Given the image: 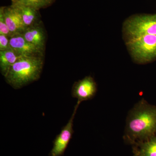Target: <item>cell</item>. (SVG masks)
<instances>
[{
	"mask_svg": "<svg viewBox=\"0 0 156 156\" xmlns=\"http://www.w3.org/2000/svg\"><path fill=\"white\" fill-rule=\"evenodd\" d=\"M156 135V106L144 99L139 101L128 115L125 136L131 142L144 141Z\"/></svg>",
	"mask_w": 156,
	"mask_h": 156,
	"instance_id": "6da1fadb",
	"label": "cell"
},
{
	"mask_svg": "<svg viewBox=\"0 0 156 156\" xmlns=\"http://www.w3.org/2000/svg\"><path fill=\"white\" fill-rule=\"evenodd\" d=\"M44 65V57L21 56L5 76L6 82L14 89H21L38 80Z\"/></svg>",
	"mask_w": 156,
	"mask_h": 156,
	"instance_id": "7a4b0ae2",
	"label": "cell"
},
{
	"mask_svg": "<svg viewBox=\"0 0 156 156\" xmlns=\"http://www.w3.org/2000/svg\"><path fill=\"white\" fill-rule=\"evenodd\" d=\"M126 45L132 57L138 63H147L156 58V35H144L131 38Z\"/></svg>",
	"mask_w": 156,
	"mask_h": 156,
	"instance_id": "3957f363",
	"label": "cell"
},
{
	"mask_svg": "<svg viewBox=\"0 0 156 156\" xmlns=\"http://www.w3.org/2000/svg\"><path fill=\"white\" fill-rule=\"evenodd\" d=\"M124 28L129 38L144 35H156V14L130 17L124 23Z\"/></svg>",
	"mask_w": 156,
	"mask_h": 156,
	"instance_id": "277c9868",
	"label": "cell"
},
{
	"mask_svg": "<svg viewBox=\"0 0 156 156\" xmlns=\"http://www.w3.org/2000/svg\"><path fill=\"white\" fill-rule=\"evenodd\" d=\"M80 103L79 101L77 102L72 115L68 122L62 128L60 133L56 136L53 140V147L50 151V156H62L64 154L74 133L73 130V120Z\"/></svg>",
	"mask_w": 156,
	"mask_h": 156,
	"instance_id": "5b68a950",
	"label": "cell"
},
{
	"mask_svg": "<svg viewBox=\"0 0 156 156\" xmlns=\"http://www.w3.org/2000/svg\"><path fill=\"white\" fill-rule=\"evenodd\" d=\"M97 84L91 76L75 82L72 89V96L77 98V101L90 100L95 96L97 92Z\"/></svg>",
	"mask_w": 156,
	"mask_h": 156,
	"instance_id": "8992f818",
	"label": "cell"
},
{
	"mask_svg": "<svg viewBox=\"0 0 156 156\" xmlns=\"http://www.w3.org/2000/svg\"><path fill=\"white\" fill-rule=\"evenodd\" d=\"M10 45L11 49L20 56L44 57V51L27 41L21 34L10 37Z\"/></svg>",
	"mask_w": 156,
	"mask_h": 156,
	"instance_id": "52a82bcc",
	"label": "cell"
},
{
	"mask_svg": "<svg viewBox=\"0 0 156 156\" xmlns=\"http://www.w3.org/2000/svg\"><path fill=\"white\" fill-rule=\"evenodd\" d=\"M21 35L27 41L45 51L47 34L41 21L27 27Z\"/></svg>",
	"mask_w": 156,
	"mask_h": 156,
	"instance_id": "ba28073f",
	"label": "cell"
},
{
	"mask_svg": "<svg viewBox=\"0 0 156 156\" xmlns=\"http://www.w3.org/2000/svg\"><path fill=\"white\" fill-rule=\"evenodd\" d=\"M3 9L5 20L12 37L22 34L26 27L18 10L12 5L3 7Z\"/></svg>",
	"mask_w": 156,
	"mask_h": 156,
	"instance_id": "9c48e42d",
	"label": "cell"
},
{
	"mask_svg": "<svg viewBox=\"0 0 156 156\" xmlns=\"http://www.w3.org/2000/svg\"><path fill=\"white\" fill-rule=\"evenodd\" d=\"M11 5L20 13L26 28L41 22V15L38 10L16 2H12Z\"/></svg>",
	"mask_w": 156,
	"mask_h": 156,
	"instance_id": "30bf717a",
	"label": "cell"
},
{
	"mask_svg": "<svg viewBox=\"0 0 156 156\" xmlns=\"http://www.w3.org/2000/svg\"><path fill=\"white\" fill-rule=\"evenodd\" d=\"M21 57L11 49L0 51V70L4 77L9 72L11 66Z\"/></svg>",
	"mask_w": 156,
	"mask_h": 156,
	"instance_id": "8fae6325",
	"label": "cell"
},
{
	"mask_svg": "<svg viewBox=\"0 0 156 156\" xmlns=\"http://www.w3.org/2000/svg\"><path fill=\"white\" fill-rule=\"evenodd\" d=\"M137 143L134 156H156V135Z\"/></svg>",
	"mask_w": 156,
	"mask_h": 156,
	"instance_id": "7c38bea8",
	"label": "cell"
},
{
	"mask_svg": "<svg viewBox=\"0 0 156 156\" xmlns=\"http://www.w3.org/2000/svg\"><path fill=\"white\" fill-rule=\"evenodd\" d=\"M56 0H17L13 1L21 3L39 11L40 9H45L52 5Z\"/></svg>",
	"mask_w": 156,
	"mask_h": 156,
	"instance_id": "4fadbf2b",
	"label": "cell"
},
{
	"mask_svg": "<svg viewBox=\"0 0 156 156\" xmlns=\"http://www.w3.org/2000/svg\"><path fill=\"white\" fill-rule=\"evenodd\" d=\"M0 34L5 35L10 38L12 37V35L5 20L3 14V7H1L0 8Z\"/></svg>",
	"mask_w": 156,
	"mask_h": 156,
	"instance_id": "5bb4252c",
	"label": "cell"
},
{
	"mask_svg": "<svg viewBox=\"0 0 156 156\" xmlns=\"http://www.w3.org/2000/svg\"><path fill=\"white\" fill-rule=\"evenodd\" d=\"M11 49L10 45V37L0 34V51Z\"/></svg>",
	"mask_w": 156,
	"mask_h": 156,
	"instance_id": "9a60e30c",
	"label": "cell"
},
{
	"mask_svg": "<svg viewBox=\"0 0 156 156\" xmlns=\"http://www.w3.org/2000/svg\"><path fill=\"white\" fill-rule=\"evenodd\" d=\"M17 1V0H11V1H12V2H13V1Z\"/></svg>",
	"mask_w": 156,
	"mask_h": 156,
	"instance_id": "2e32d148",
	"label": "cell"
}]
</instances>
